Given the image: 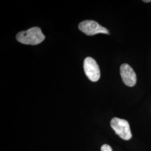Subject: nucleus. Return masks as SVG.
Here are the masks:
<instances>
[{"mask_svg":"<svg viewBox=\"0 0 151 151\" xmlns=\"http://www.w3.org/2000/svg\"><path fill=\"white\" fill-rule=\"evenodd\" d=\"M16 39L22 44L27 45H37L41 43L45 39V36L40 28L33 27L27 31L17 33Z\"/></svg>","mask_w":151,"mask_h":151,"instance_id":"1","label":"nucleus"},{"mask_svg":"<svg viewBox=\"0 0 151 151\" xmlns=\"http://www.w3.org/2000/svg\"><path fill=\"white\" fill-rule=\"evenodd\" d=\"M110 125L115 133L119 137L125 140L131 139L132 134L130 129L129 123L124 119L114 118L111 120Z\"/></svg>","mask_w":151,"mask_h":151,"instance_id":"2","label":"nucleus"},{"mask_svg":"<svg viewBox=\"0 0 151 151\" xmlns=\"http://www.w3.org/2000/svg\"><path fill=\"white\" fill-rule=\"evenodd\" d=\"M81 32L87 35H94L99 33L109 34V32L105 27L101 26L97 22L93 20H85L78 25Z\"/></svg>","mask_w":151,"mask_h":151,"instance_id":"3","label":"nucleus"},{"mask_svg":"<svg viewBox=\"0 0 151 151\" xmlns=\"http://www.w3.org/2000/svg\"><path fill=\"white\" fill-rule=\"evenodd\" d=\"M84 71L87 77L92 82H96L100 77V70L96 60L91 57H87L83 63Z\"/></svg>","mask_w":151,"mask_h":151,"instance_id":"4","label":"nucleus"},{"mask_svg":"<svg viewBox=\"0 0 151 151\" xmlns=\"http://www.w3.org/2000/svg\"><path fill=\"white\" fill-rule=\"evenodd\" d=\"M120 71L124 83L128 86H134L137 82V76L135 72L129 65L123 64L120 66Z\"/></svg>","mask_w":151,"mask_h":151,"instance_id":"5","label":"nucleus"},{"mask_svg":"<svg viewBox=\"0 0 151 151\" xmlns=\"http://www.w3.org/2000/svg\"><path fill=\"white\" fill-rule=\"evenodd\" d=\"M101 151H113L111 147L108 145H104L101 148Z\"/></svg>","mask_w":151,"mask_h":151,"instance_id":"6","label":"nucleus"},{"mask_svg":"<svg viewBox=\"0 0 151 151\" xmlns=\"http://www.w3.org/2000/svg\"><path fill=\"white\" fill-rule=\"evenodd\" d=\"M143 2H151V0H148V1L145 0V1H143Z\"/></svg>","mask_w":151,"mask_h":151,"instance_id":"7","label":"nucleus"}]
</instances>
